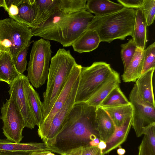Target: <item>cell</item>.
Segmentation results:
<instances>
[{
  "label": "cell",
  "instance_id": "6da1fadb",
  "mask_svg": "<svg viewBox=\"0 0 155 155\" xmlns=\"http://www.w3.org/2000/svg\"><path fill=\"white\" fill-rule=\"evenodd\" d=\"M96 109L85 102L74 104L51 147L53 152L65 155L79 147L90 146L97 137Z\"/></svg>",
  "mask_w": 155,
  "mask_h": 155
},
{
  "label": "cell",
  "instance_id": "7a4b0ae2",
  "mask_svg": "<svg viewBox=\"0 0 155 155\" xmlns=\"http://www.w3.org/2000/svg\"><path fill=\"white\" fill-rule=\"evenodd\" d=\"M50 61L46 89L43 95L44 119L63 89L74 67L77 64L70 50L64 48L59 49Z\"/></svg>",
  "mask_w": 155,
  "mask_h": 155
},
{
  "label": "cell",
  "instance_id": "3957f363",
  "mask_svg": "<svg viewBox=\"0 0 155 155\" xmlns=\"http://www.w3.org/2000/svg\"><path fill=\"white\" fill-rule=\"evenodd\" d=\"M135 10L124 7L115 13L102 17L94 16L87 29L97 32L101 41L110 43L113 40H124L133 36Z\"/></svg>",
  "mask_w": 155,
  "mask_h": 155
},
{
  "label": "cell",
  "instance_id": "277c9868",
  "mask_svg": "<svg viewBox=\"0 0 155 155\" xmlns=\"http://www.w3.org/2000/svg\"><path fill=\"white\" fill-rule=\"evenodd\" d=\"M94 17L86 9L71 13L58 26L37 36L70 46L87 29Z\"/></svg>",
  "mask_w": 155,
  "mask_h": 155
},
{
  "label": "cell",
  "instance_id": "5b68a950",
  "mask_svg": "<svg viewBox=\"0 0 155 155\" xmlns=\"http://www.w3.org/2000/svg\"><path fill=\"white\" fill-rule=\"evenodd\" d=\"M115 71L105 62H94L82 67L75 104L87 101L113 76Z\"/></svg>",
  "mask_w": 155,
  "mask_h": 155
},
{
  "label": "cell",
  "instance_id": "8992f818",
  "mask_svg": "<svg viewBox=\"0 0 155 155\" xmlns=\"http://www.w3.org/2000/svg\"><path fill=\"white\" fill-rule=\"evenodd\" d=\"M26 26L10 18L0 20V44L1 51L7 52L15 64L18 53L30 45L32 37Z\"/></svg>",
  "mask_w": 155,
  "mask_h": 155
},
{
  "label": "cell",
  "instance_id": "52a82bcc",
  "mask_svg": "<svg viewBox=\"0 0 155 155\" xmlns=\"http://www.w3.org/2000/svg\"><path fill=\"white\" fill-rule=\"evenodd\" d=\"M52 52L48 40L41 38L33 44L27 77L33 86L36 88L43 85L47 79Z\"/></svg>",
  "mask_w": 155,
  "mask_h": 155
},
{
  "label": "cell",
  "instance_id": "ba28073f",
  "mask_svg": "<svg viewBox=\"0 0 155 155\" xmlns=\"http://www.w3.org/2000/svg\"><path fill=\"white\" fill-rule=\"evenodd\" d=\"M0 119L3 122V133L7 139L20 143L24 137L22 133L25 127L23 117L12 98L3 103L1 107Z\"/></svg>",
  "mask_w": 155,
  "mask_h": 155
},
{
  "label": "cell",
  "instance_id": "9c48e42d",
  "mask_svg": "<svg viewBox=\"0 0 155 155\" xmlns=\"http://www.w3.org/2000/svg\"><path fill=\"white\" fill-rule=\"evenodd\" d=\"M29 81L27 76L21 74L9 85L8 93L23 117L25 127L32 129L37 124L27 93V85Z\"/></svg>",
  "mask_w": 155,
  "mask_h": 155
},
{
  "label": "cell",
  "instance_id": "30bf717a",
  "mask_svg": "<svg viewBox=\"0 0 155 155\" xmlns=\"http://www.w3.org/2000/svg\"><path fill=\"white\" fill-rule=\"evenodd\" d=\"M133 108L132 126L137 137L142 134L143 128L147 125L155 122V108L144 101L139 94L135 84L129 95Z\"/></svg>",
  "mask_w": 155,
  "mask_h": 155
},
{
  "label": "cell",
  "instance_id": "8fae6325",
  "mask_svg": "<svg viewBox=\"0 0 155 155\" xmlns=\"http://www.w3.org/2000/svg\"><path fill=\"white\" fill-rule=\"evenodd\" d=\"M79 80L75 84L63 106L55 114L48 126L44 130L38 133L43 142L51 148L75 104Z\"/></svg>",
  "mask_w": 155,
  "mask_h": 155
},
{
  "label": "cell",
  "instance_id": "7c38bea8",
  "mask_svg": "<svg viewBox=\"0 0 155 155\" xmlns=\"http://www.w3.org/2000/svg\"><path fill=\"white\" fill-rule=\"evenodd\" d=\"M10 18L31 28L38 13L35 0H5Z\"/></svg>",
  "mask_w": 155,
  "mask_h": 155
},
{
  "label": "cell",
  "instance_id": "4fadbf2b",
  "mask_svg": "<svg viewBox=\"0 0 155 155\" xmlns=\"http://www.w3.org/2000/svg\"><path fill=\"white\" fill-rule=\"evenodd\" d=\"M81 65L76 64L73 67L63 89L49 114L38 127V133L44 130L49 124L55 114L63 106L76 83L80 79Z\"/></svg>",
  "mask_w": 155,
  "mask_h": 155
},
{
  "label": "cell",
  "instance_id": "5bb4252c",
  "mask_svg": "<svg viewBox=\"0 0 155 155\" xmlns=\"http://www.w3.org/2000/svg\"><path fill=\"white\" fill-rule=\"evenodd\" d=\"M44 151H50L52 152L51 148L44 142L16 143L7 139H0V151L31 153Z\"/></svg>",
  "mask_w": 155,
  "mask_h": 155
},
{
  "label": "cell",
  "instance_id": "9a60e30c",
  "mask_svg": "<svg viewBox=\"0 0 155 155\" xmlns=\"http://www.w3.org/2000/svg\"><path fill=\"white\" fill-rule=\"evenodd\" d=\"M96 131L100 140L107 142L116 130L115 125L107 113L101 107L96 111Z\"/></svg>",
  "mask_w": 155,
  "mask_h": 155
},
{
  "label": "cell",
  "instance_id": "2e32d148",
  "mask_svg": "<svg viewBox=\"0 0 155 155\" xmlns=\"http://www.w3.org/2000/svg\"><path fill=\"white\" fill-rule=\"evenodd\" d=\"M101 40L97 31L87 29L72 44L74 50L79 53L90 52L97 48Z\"/></svg>",
  "mask_w": 155,
  "mask_h": 155
},
{
  "label": "cell",
  "instance_id": "e0dca14e",
  "mask_svg": "<svg viewBox=\"0 0 155 155\" xmlns=\"http://www.w3.org/2000/svg\"><path fill=\"white\" fill-rule=\"evenodd\" d=\"M155 68H152L137 79L135 84L137 91L143 100L155 107L153 86V78Z\"/></svg>",
  "mask_w": 155,
  "mask_h": 155
},
{
  "label": "cell",
  "instance_id": "ac0fdd59",
  "mask_svg": "<svg viewBox=\"0 0 155 155\" xmlns=\"http://www.w3.org/2000/svg\"><path fill=\"white\" fill-rule=\"evenodd\" d=\"M124 7L120 3L108 0H88L86 4V9L95 16L102 17L117 12Z\"/></svg>",
  "mask_w": 155,
  "mask_h": 155
},
{
  "label": "cell",
  "instance_id": "d6986e66",
  "mask_svg": "<svg viewBox=\"0 0 155 155\" xmlns=\"http://www.w3.org/2000/svg\"><path fill=\"white\" fill-rule=\"evenodd\" d=\"M22 74L17 70L9 53L5 51L0 52V80L9 85Z\"/></svg>",
  "mask_w": 155,
  "mask_h": 155
},
{
  "label": "cell",
  "instance_id": "ffe728a7",
  "mask_svg": "<svg viewBox=\"0 0 155 155\" xmlns=\"http://www.w3.org/2000/svg\"><path fill=\"white\" fill-rule=\"evenodd\" d=\"M120 83L119 74L115 71L112 77L84 102L96 108L99 107L103 100L114 88L119 86Z\"/></svg>",
  "mask_w": 155,
  "mask_h": 155
},
{
  "label": "cell",
  "instance_id": "44dd1931",
  "mask_svg": "<svg viewBox=\"0 0 155 155\" xmlns=\"http://www.w3.org/2000/svg\"><path fill=\"white\" fill-rule=\"evenodd\" d=\"M143 50L137 48L127 69L122 75L125 82H135L142 73Z\"/></svg>",
  "mask_w": 155,
  "mask_h": 155
},
{
  "label": "cell",
  "instance_id": "7402d4cb",
  "mask_svg": "<svg viewBox=\"0 0 155 155\" xmlns=\"http://www.w3.org/2000/svg\"><path fill=\"white\" fill-rule=\"evenodd\" d=\"M132 117H131L127 119L120 128L116 129L113 136L106 142V147L102 151L104 154L120 147L126 141L132 126Z\"/></svg>",
  "mask_w": 155,
  "mask_h": 155
},
{
  "label": "cell",
  "instance_id": "603a6c76",
  "mask_svg": "<svg viewBox=\"0 0 155 155\" xmlns=\"http://www.w3.org/2000/svg\"><path fill=\"white\" fill-rule=\"evenodd\" d=\"M136 15L132 38L137 48L143 50L147 41V25L144 15L140 9L135 10Z\"/></svg>",
  "mask_w": 155,
  "mask_h": 155
},
{
  "label": "cell",
  "instance_id": "cb8c5ba5",
  "mask_svg": "<svg viewBox=\"0 0 155 155\" xmlns=\"http://www.w3.org/2000/svg\"><path fill=\"white\" fill-rule=\"evenodd\" d=\"M102 107L110 117L116 129L120 128L127 119L132 117L133 108L130 103L126 105Z\"/></svg>",
  "mask_w": 155,
  "mask_h": 155
},
{
  "label": "cell",
  "instance_id": "d4e9b609",
  "mask_svg": "<svg viewBox=\"0 0 155 155\" xmlns=\"http://www.w3.org/2000/svg\"><path fill=\"white\" fill-rule=\"evenodd\" d=\"M27 91L30 105L39 127L44 120L42 102L38 94L36 91L29 81L27 85Z\"/></svg>",
  "mask_w": 155,
  "mask_h": 155
},
{
  "label": "cell",
  "instance_id": "484cf974",
  "mask_svg": "<svg viewBox=\"0 0 155 155\" xmlns=\"http://www.w3.org/2000/svg\"><path fill=\"white\" fill-rule=\"evenodd\" d=\"M119 86L114 88L103 100L99 107L115 106L129 104Z\"/></svg>",
  "mask_w": 155,
  "mask_h": 155
},
{
  "label": "cell",
  "instance_id": "4316f807",
  "mask_svg": "<svg viewBox=\"0 0 155 155\" xmlns=\"http://www.w3.org/2000/svg\"><path fill=\"white\" fill-rule=\"evenodd\" d=\"M121 57L123 62L124 70L128 67L137 48L132 38L126 43L121 45Z\"/></svg>",
  "mask_w": 155,
  "mask_h": 155
},
{
  "label": "cell",
  "instance_id": "83f0119b",
  "mask_svg": "<svg viewBox=\"0 0 155 155\" xmlns=\"http://www.w3.org/2000/svg\"><path fill=\"white\" fill-rule=\"evenodd\" d=\"M155 68V42H154L143 50L141 74Z\"/></svg>",
  "mask_w": 155,
  "mask_h": 155
},
{
  "label": "cell",
  "instance_id": "f1b7e54d",
  "mask_svg": "<svg viewBox=\"0 0 155 155\" xmlns=\"http://www.w3.org/2000/svg\"><path fill=\"white\" fill-rule=\"evenodd\" d=\"M140 9L145 18L147 26H149L153 23L155 16V0H145Z\"/></svg>",
  "mask_w": 155,
  "mask_h": 155
},
{
  "label": "cell",
  "instance_id": "f546056e",
  "mask_svg": "<svg viewBox=\"0 0 155 155\" xmlns=\"http://www.w3.org/2000/svg\"><path fill=\"white\" fill-rule=\"evenodd\" d=\"M29 46H27L18 53L14 64L17 70L20 74H23L26 70L27 55Z\"/></svg>",
  "mask_w": 155,
  "mask_h": 155
},
{
  "label": "cell",
  "instance_id": "4dcf8cb0",
  "mask_svg": "<svg viewBox=\"0 0 155 155\" xmlns=\"http://www.w3.org/2000/svg\"><path fill=\"white\" fill-rule=\"evenodd\" d=\"M100 149L97 146H82L72 150L65 155H96Z\"/></svg>",
  "mask_w": 155,
  "mask_h": 155
},
{
  "label": "cell",
  "instance_id": "1f68e13d",
  "mask_svg": "<svg viewBox=\"0 0 155 155\" xmlns=\"http://www.w3.org/2000/svg\"><path fill=\"white\" fill-rule=\"evenodd\" d=\"M142 134L146 136L153 150L155 152V122L145 126Z\"/></svg>",
  "mask_w": 155,
  "mask_h": 155
},
{
  "label": "cell",
  "instance_id": "d6a6232c",
  "mask_svg": "<svg viewBox=\"0 0 155 155\" xmlns=\"http://www.w3.org/2000/svg\"><path fill=\"white\" fill-rule=\"evenodd\" d=\"M138 155H155V152L153 150L145 135L139 146Z\"/></svg>",
  "mask_w": 155,
  "mask_h": 155
},
{
  "label": "cell",
  "instance_id": "836d02e7",
  "mask_svg": "<svg viewBox=\"0 0 155 155\" xmlns=\"http://www.w3.org/2000/svg\"><path fill=\"white\" fill-rule=\"evenodd\" d=\"M145 0H117L124 7L130 8H140Z\"/></svg>",
  "mask_w": 155,
  "mask_h": 155
},
{
  "label": "cell",
  "instance_id": "e575fe53",
  "mask_svg": "<svg viewBox=\"0 0 155 155\" xmlns=\"http://www.w3.org/2000/svg\"><path fill=\"white\" fill-rule=\"evenodd\" d=\"M31 153H27L7 152L0 151V155H29Z\"/></svg>",
  "mask_w": 155,
  "mask_h": 155
},
{
  "label": "cell",
  "instance_id": "d590c367",
  "mask_svg": "<svg viewBox=\"0 0 155 155\" xmlns=\"http://www.w3.org/2000/svg\"><path fill=\"white\" fill-rule=\"evenodd\" d=\"M29 155H55L53 153L50 151L34 152Z\"/></svg>",
  "mask_w": 155,
  "mask_h": 155
},
{
  "label": "cell",
  "instance_id": "8d00e7d4",
  "mask_svg": "<svg viewBox=\"0 0 155 155\" xmlns=\"http://www.w3.org/2000/svg\"><path fill=\"white\" fill-rule=\"evenodd\" d=\"M97 146L100 150L103 151L105 149L106 147V142L100 140V141Z\"/></svg>",
  "mask_w": 155,
  "mask_h": 155
},
{
  "label": "cell",
  "instance_id": "74e56055",
  "mask_svg": "<svg viewBox=\"0 0 155 155\" xmlns=\"http://www.w3.org/2000/svg\"><path fill=\"white\" fill-rule=\"evenodd\" d=\"M100 140L97 137L91 141L89 143V145L92 146H96L98 145Z\"/></svg>",
  "mask_w": 155,
  "mask_h": 155
},
{
  "label": "cell",
  "instance_id": "f35d334b",
  "mask_svg": "<svg viewBox=\"0 0 155 155\" xmlns=\"http://www.w3.org/2000/svg\"><path fill=\"white\" fill-rule=\"evenodd\" d=\"M126 152L125 150L122 148H119L117 150V153L118 155H124Z\"/></svg>",
  "mask_w": 155,
  "mask_h": 155
},
{
  "label": "cell",
  "instance_id": "ab89813d",
  "mask_svg": "<svg viewBox=\"0 0 155 155\" xmlns=\"http://www.w3.org/2000/svg\"><path fill=\"white\" fill-rule=\"evenodd\" d=\"M3 7L5 9L6 8V3L5 0H0V7Z\"/></svg>",
  "mask_w": 155,
  "mask_h": 155
},
{
  "label": "cell",
  "instance_id": "60d3db41",
  "mask_svg": "<svg viewBox=\"0 0 155 155\" xmlns=\"http://www.w3.org/2000/svg\"><path fill=\"white\" fill-rule=\"evenodd\" d=\"M101 150H100L96 155H100V154H101Z\"/></svg>",
  "mask_w": 155,
  "mask_h": 155
},
{
  "label": "cell",
  "instance_id": "b9f144b4",
  "mask_svg": "<svg viewBox=\"0 0 155 155\" xmlns=\"http://www.w3.org/2000/svg\"><path fill=\"white\" fill-rule=\"evenodd\" d=\"M100 155H105L104 154H103V152H102V151H101V154H100Z\"/></svg>",
  "mask_w": 155,
  "mask_h": 155
},
{
  "label": "cell",
  "instance_id": "7bdbcfd3",
  "mask_svg": "<svg viewBox=\"0 0 155 155\" xmlns=\"http://www.w3.org/2000/svg\"><path fill=\"white\" fill-rule=\"evenodd\" d=\"M1 51V45H0V52Z\"/></svg>",
  "mask_w": 155,
  "mask_h": 155
},
{
  "label": "cell",
  "instance_id": "ee69618b",
  "mask_svg": "<svg viewBox=\"0 0 155 155\" xmlns=\"http://www.w3.org/2000/svg\"></svg>",
  "mask_w": 155,
  "mask_h": 155
},
{
  "label": "cell",
  "instance_id": "f6af8a7d",
  "mask_svg": "<svg viewBox=\"0 0 155 155\" xmlns=\"http://www.w3.org/2000/svg\"><path fill=\"white\" fill-rule=\"evenodd\" d=\"M0 81H1L0 80Z\"/></svg>",
  "mask_w": 155,
  "mask_h": 155
}]
</instances>
